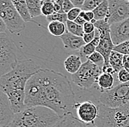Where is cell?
I'll use <instances>...</instances> for the list:
<instances>
[{"label":"cell","instance_id":"cell-1","mask_svg":"<svg viewBox=\"0 0 129 127\" xmlns=\"http://www.w3.org/2000/svg\"><path fill=\"white\" fill-rule=\"evenodd\" d=\"M75 94L68 79L61 73L41 68L29 80L25 88L26 107L41 106L62 118L74 107Z\"/></svg>","mask_w":129,"mask_h":127},{"label":"cell","instance_id":"cell-2","mask_svg":"<svg viewBox=\"0 0 129 127\" xmlns=\"http://www.w3.org/2000/svg\"><path fill=\"white\" fill-rule=\"evenodd\" d=\"M40 69V66L31 59L18 60L16 67L0 78V87L8 95L14 114L26 109L25 88L26 83Z\"/></svg>","mask_w":129,"mask_h":127},{"label":"cell","instance_id":"cell-3","mask_svg":"<svg viewBox=\"0 0 129 127\" xmlns=\"http://www.w3.org/2000/svg\"><path fill=\"white\" fill-rule=\"evenodd\" d=\"M61 118L51 109L37 106L26 107L15 114L8 127H53Z\"/></svg>","mask_w":129,"mask_h":127},{"label":"cell","instance_id":"cell-4","mask_svg":"<svg viewBox=\"0 0 129 127\" xmlns=\"http://www.w3.org/2000/svg\"><path fill=\"white\" fill-rule=\"evenodd\" d=\"M98 116L94 127H129V103L119 108L112 109L98 105Z\"/></svg>","mask_w":129,"mask_h":127},{"label":"cell","instance_id":"cell-5","mask_svg":"<svg viewBox=\"0 0 129 127\" xmlns=\"http://www.w3.org/2000/svg\"><path fill=\"white\" fill-rule=\"evenodd\" d=\"M17 48L7 33H0V78L11 71L18 63Z\"/></svg>","mask_w":129,"mask_h":127},{"label":"cell","instance_id":"cell-6","mask_svg":"<svg viewBox=\"0 0 129 127\" xmlns=\"http://www.w3.org/2000/svg\"><path fill=\"white\" fill-rule=\"evenodd\" d=\"M0 18L12 34L18 35L25 29V22L11 0H0Z\"/></svg>","mask_w":129,"mask_h":127},{"label":"cell","instance_id":"cell-7","mask_svg":"<svg viewBox=\"0 0 129 127\" xmlns=\"http://www.w3.org/2000/svg\"><path fill=\"white\" fill-rule=\"evenodd\" d=\"M99 101L106 107L115 109L129 103V82L119 84L101 94Z\"/></svg>","mask_w":129,"mask_h":127},{"label":"cell","instance_id":"cell-8","mask_svg":"<svg viewBox=\"0 0 129 127\" xmlns=\"http://www.w3.org/2000/svg\"><path fill=\"white\" fill-rule=\"evenodd\" d=\"M102 73V70L96 65L87 60L78 71L71 75V80L73 83L81 89H89L98 82Z\"/></svg>","mask_w":129,"mask_h":127},{"label":"cell","instance_id":"cell-9","mask_svg":"<svg viewBox=\"0 0 129 127\" xmlns=\"http://www.w3.org/2000/svg\"><path fill=\"white\" fill-rule=\"evenodd\" d=\"M109 16L110 26L129 18V2L126 0H109Z\"/></svg>","mask_w":129,"mask_h":127},{"label":"cell","instance_id":"cell-10","mask_svg":"<svg viewBox=\"0 0 129 127\" xmlns=\"http://www.w3.org/2000/svg\"><path fill=\"white\" fill-rule=\"evenodd\" d=\"M76 110L77 118L85 124H94L98 116V107L90 101L76 103L73 107Z\"/></svg>","mask_w":129,"mask_h":127},{"label":"cell","instance_id":"cell-11","mask_svg":"<svg viewBox=\"0 0 129 127\" xmlns=\"http://www.w3.org/2000/svg\"><path fill=\"white\" fill-rule=\"evenodd\" d=\"M99 32L101 33V40L98 46L96 47V52H99L104 58V65L102 69V72H103V71H104L105 69L110 67L109 63V56L114 50V45L111 38L110 30L99 31Z\"/></svg>","mask_w":129,"mask_h":127},{"label":"cell","instance_id":"cell-12","mask_svg":"<svg viewBox=\"0 0 129 127\" xmlns=\"http://www.w3.org/2000/svg\"><path fill=\"white\" fill-rule=\"evenodd\" d=\"M111 38L114 46L129 40V18L110 26Z\"/></svg>","mask_w":129,"mask_h":127},{"label":"cell","instance_id":"cell-13","mask_svg":"<svg viewBox=\"0 0 129 127\" xmlns=\"http://www.w3.org/2000/svg\"><path fill=\"white\" fill-rule=\"evenodd\" d=\"M14 115L8 95L0 87V126L8 127Z\"/></svg>","mask_w":129,"mask_h":127},{"label":"cell","instance_id":"cell-14","mask_svg":"<svg viewBox=\"0 0 129 127\" xmlns=\"http://www.w3.org/2000/svg\"><path fill=\"white\" fill-rule=\"evenodd\" d=\"M60 38L64 44V48L69 51L80 50L86 44L82 37L74 35L68 32L64 33Z\"/></svg>","mask_w":129,"mask_h":127},{"label":"cell","instance_id":"cell-15","mask_svg":"<svg viewBox=\"0 0 129 127\" xmlns=\"http://www.w3.org/2000/svg\"><path fill=\"white\" fill-rule=\"evenodd\" d=\"M53 127H87V124L81 122L71 112L61 118L60 120Z\"/></svg>","mask_w":129,"mask_h":127},{"label":"cell","instance_id":"cell-16","mask_svg":"<svg viewBox=\"0 0 129 127\" xmlns=\"http://www.w3.org/2000/svg\"><path fill=\"white\" fill-rule=\"evenodd\" d=\"M81 58L79 55H72L68 57L64 62V66L65 70L71 75L76 73L82 65Z\"/></svg>","mask_w":129,"mask_h":127},{"label":"cell","instance_id":"cell-17","mask_svg":"<svg viewBox=\"0 0 129 127\" xmlns=\"http://www.w3.org/2000/svg\"><path fill=\"white\" fill-rule=\"evenodd\" d=\"M98 87L100 88L101 93L109 90L113 87L114 80L112 74L108 73H102L99 77L97 82Z\"/></svg>","mask_w":129,"mask_h":127},{"label":"cell","instance_id":"cell-18","mask_svg":"<svg viewBox=\"0 0 129 127\" xmlns=\"http://www.w3.org/2000/svg\"><path fill=\"white\" fill-rule=\"evenodd\" d=\"M13 4L14 5L15 8L17 10L18 13H19L21 18L24 21V22H32L33 21L32 18L29 10L27 8L26 1H17V0H12Z\"/></svg>","mask_w":129,"mask_h":127},{"label":"cell","instance_id":"cell-19","mask_svg":"<svg viewBox=\"0 0 129 127\" xmlns=\"http://www.w3.org/2000/svg\"><path fill=\"white\" fill-rule=\"evenodd\" d=\"M123 55L114 50L109 56V65L113 68L114 73H118V72L123 68Z\"/></svg>","mask_w":129,"mask_h":127},{"label":"cell","instance_id":"cell-20","mask_svg":"<svg viewBox=\"0 0 129 127\" xmlns=\"http://www.w3.org/2000/svg\"><path fill=\"white\" fill-rule=\"evenodd\" d=\"M92 12L95 21L107 19L109 16V2L107 0H103V2Z\"/></svg>","mask_w":129,"mask_h":127},{"label":"cell","instance_id":"cell-21","mask_svg":"<svg viewBox=\"0 0 129 127\" xmlns=\"http://www.w3.org/2000/svg\"><path fill=\"white\" fill-rule=\"evenodd\" d=\"M48 30L50 34L55 37H61L64 33L68 32L65 24L59 21H53L48 23Z\"/></svg>","mask_w":129,"mask_h":127},{"label":"cell","instance_id":"cell-22","mask_svg":"<svg viewBox=\"0 0 129 127\" xmlns=\"http://www.w3.org/2000/svg\"><path fill=\"white\" fill-rule=\"evenodd\" d=\"M26 3L29 12L32 18L38 17L42 15L41 8L43 4V1L41 0H26Z\"/></svg>","mask_w":129,"mask_h":127},{"label":"cell","instance_id":"cell-23","mask_svg":"<svg viewBox=\"0 0 129 127\" xmlns=\"http://www.w3.org/2000/svg\"><path fill=\"white\" fill-rule=\"evenodd\" d=\"M66 27H67V31L72 35L79 37H83L84 35L83 26H80L75 23L74 21L68 20V21L66 22Z\"/></svg>","mask_w":129,"mask_h":127},{"label":"cell","instance_id":"cell-24","mask_svg":"<svg viewBox=\"0 0 129 127\" xmlns=\"http://www.w3.org/2000/svg\"><path fill=\"white\" fill-rule=\"evenodd\" d=\"M41 13L43 16H46V17H48L52 15L53 13H54L55 10H54V5L53 1H51V0L43 1V4L41 8Z\"/></svg>","mask_w":129,"mask_h":127},{"label":"cell","instance_id":"cell-25","mask_svg":"<svg viewBox=\"0 0 129 127\" xmlns=\"http://www.w3.org/2000/svg\"><path fill=\"white\" fill-rule=\"evenodd\" d=\"M95 52H96V47L91 43H87L79 50V56L81 58L88 59L89 57L92 55Z\"/></svg>","mask_w":129,"mask_h":127},{"label":"cell","instance_id":"cell-26","mask_svg":"<svg viewBox=\"0 0 129 127\" xmlns=\"http://www.w3.org/2000/svg\"><path fill=\"white\" fill-rule=\"evenodd\" d=\"M87 60H89L90 62H92L93 64L96 65L97 66L99 67L101 70L103 69L105 63L104 58L99 52H95L92 55H91L89 57Z\"/></svg>","mask_w":129,"mask_h":127},{"label":"cell","instance_id":"cell-27","mask_svg":"<svg viewBox=\"0 0 129 127\" xmlns=\"http://www.w3.org/2000/svg\"><path fill=\"white\" fill-rule=\"evenodd\" d=\"M46 18L48 23L53 21H59L66 24V22L68 21V16L66 13H58L56 12L51 16L46 17Z\"/></svg>","mask_w":129,"mask_h":127},{"label":"cell","instance_id":"cell-28","mask_svg":"<svg viewBox=\"0 0 129 127\" xmlns=\"http://www.w3.org/2000/svg\"><path fill=\"white\" fill-rule=\"evenodd\" d=\"M103 2V0H84L81 8L83 11H93Z\"/></svg>","mask_w":129,"mask_h":127},{"label":"cell","instance_id":"cell-29","mask_svg":"<svg viewBox=\"0 0 129 127\" xmlns=\"http://www.w3.org/2000/svg\"><path fill=\"white\" fill-rule=\"evenodd\" d=\"M114 51L117 52L123 55H129V40L117 46H114Z\"/></svg>","mask_w":129,"mask_h":127},{"label":"cell","instance_id":"cell-30","mask_svg":"<svg viewBox=\"0 0 129 127\" xmlns=\"http://www.w3.org/2000/svg\"><path fill=\"white\" fill-rule=\"evenodd\" d=\"M117 80L120 84H125L129 82V73L125 68H122L117 74Z\"/></svg>","mask_w":129,"mask_h":127},{"label":"cell","instance_id":"cell-31","mask_svg":"<svg viewBox=\"0 0 129 127\" xmlns=\"http://www.w3.org/2000/svg\"><path fill=\"white\" fill-rule=\"evenodd\" d=\"M81 11L82 10H81V9H80V8H73L70 12H68L67 13L68 20V21H74L79 16Z\"/></svg>","mask_w":129,"mask_h":127},{"label":"cell","instance_id":"cell-32","mask_svg":"<svg viewBox=\"0 0 129 127\" xmlns=\"http://www.w3.org/2000/svg\"><path fill=\"white\" fill-rule=\"evenodd\" d=\"M79 16L82 17L87 22H91L95 19L94 13L92 11H81Z\"/></svg>","mask_w":129,"mask_h":127},{"label":"cell","instance_id":"cell-33","mask_svg":"<svg viewBox=\"0 0 129 127\" xmlns=\"http://www.w3.org/2000/svg\"><path fill=\"white\" fill-rule=\"evenodd\" d=\"M63 2L64 0H55L53 1L55 12L58 13H64L63 10Z\"/></svg>","mask_w":129,"mask_h":127},{"label":"cell","instance_id":"cell-34","mask_svg":"<svg viewBox=\"0 0 129 127\" xmlns=\"http://www.w3.org/2000/svg\"><path fill=\"white\" fill-rule=\"evenodd\" d=\"M83 30L84 34H88L91 32H95V27L93 23L92 22H86L85 24L83 25Z\"/></svg>","mask_w":129,"mask_h":127},{"label":"cell","instance_id":"cell-35","mask_svg":"<svg viewBox=\"0 0 129 127\" xmlns=\"http://www.w3.org/2000/svg\"><path fill=\"white\" fill-rule=\"evenodd\" d=\"M63 10L64 13H68L70 12L73 8H74V5H73L71 0H64L63 2Z\"/></svg>","mask_w":129,"mask_h":127},{"label":"cell","instance_id":"cell-36","mask_svg":"<svg viewBox=\"0 0 129 127\" xmlns=\"http://www.w3.org/2000/svg\"><path fill=\"white\" fill-rule=\"evenodd\" d=\"M95 32H91V33H88V34H84V36L82 37L83 39H84V41L85 42L86 44L87 43H90L91 42H92V40H94L95 38Z\"/></svg>","mask_w":129,"mask_h":127},{"label":"cell","instance_id":"cell-37","mask_svg":"<svg viewBox=\"0 0 129 127\" xmlns=\"http://www.w3.org/2000/svg\"><path fill=\"white\" fill-rule=\"evenodd\" d=\"M95 38L94 40H92V42H91V43H92L95 47H97L100 43V40H101V33L99 32V31L95 29Z\"/></svg>","mask_w":129,"mask_h":127},{"label":"cell","instance_id":"cell-38","mask_svg":"<svg viewBox=\"0 0 129 127\" xmlns=\"http://www.w3.org/2000/svg\"><path fill=\"white\" fill-rule=\"evenodd\" d=\"M123 68L129 73V55H124L123 57Z\"/></svg>","mask_w":129,"mask_h":127},{"label":"cell","instance_id":"cell-39","mask_svg":"<svg viewBox=\"0 0 129 127\" xmlns=\"http://www.w3.org/2000/svg\"><path fill=\"white\" fill-rule=\"evenodd\" d=\"M71 2H72L73 5H74V8L81 9L84 5V0H71Z\"/></svg>","mask_w":129,"mask_h":127},{"label":"cell","instance_id":"cell-40","mask_svg":"<svg viewBox=\"0 0 129 127\" xmlns=\"http://www.w3.org/2000/svg\"><path fill=\"white\" fill-rule=\"evenodd\" d=\"M7 27L6 25L4 23L3 20L0 18V33H6L7 31Z\"/></svg>","mask_w":129,"mask_h":127},{"label":"cell","instance_id":"cell-41","mask_svg":"<svg viewBox=\"0 0 129 127\" xmlns=\"http://www.w3.org/2000/svg\"><path fill=\"white\" fill-rule=\"evenodd\" d=\"M74 22L76 23L77 24H79V25H80V26H83L87 21H86L82 17H81V16H79L76 20H75V21H74Z\"/></svg>","mask_w":129,"mask_h":127},{"label":"cell","instance_id":"cell-42","mask_svg":"<svg viewBox=\"0 0 129 127\" xmlns=\"http://www.w3.org/2000/svg\"><path fill=\"white\" fill-rule=\"evenodd\" d=\"M0 127H3V126H0Z\"/></svg>","mask_w":129,"mask_h":127},{"label":"cell","instance_id":"cell-43","mask_svg":"<svg viewBox=\"0 0 129 127\" xmlns=\"http://www.w3.org/2000/svg\"><path fill=\"white\" fill-rule=\"evenodd\" d=\"M128 2H129V0H128Z\"/></svg>","mask_w":129,"mask_h":127}]
</instances>
